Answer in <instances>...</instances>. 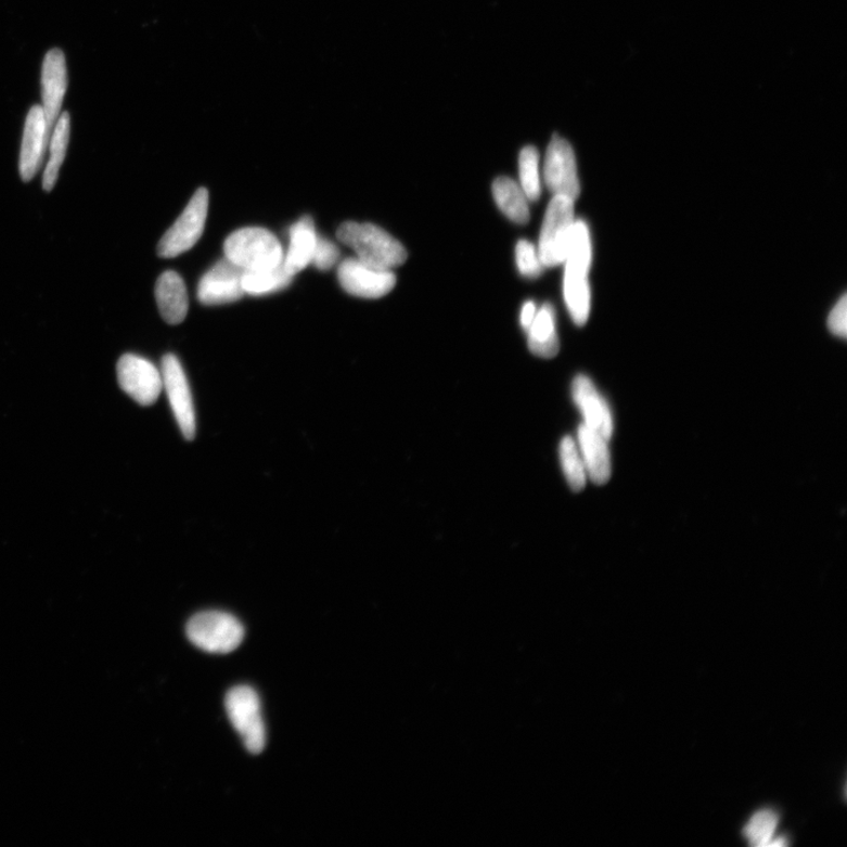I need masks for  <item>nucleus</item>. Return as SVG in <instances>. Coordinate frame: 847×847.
Instances as JSON below:
<instances>
[{
    "mask_svg": "<svg viewBox=\"0 0 847 847\" xmlns=\"http://www.w3.org/2000/svg\"><path fill=\"white\" fill-rule=\"evenodd\" d=\"M592 262L590 230L586 221L576 220L564 259V298L573 321L586 325L591 310L589 272Z\"/></svg>",
    "mask_w": 847,
    "mask_h": 847,
    "instance_id": "obj_1",
    "label": "nucleus"
},
{
    "mask_svg": "<svg viewBox=\"0 0 847 847\" xmlns=\"http://www.w3.org/2000/svg\"><path fill=\"white\" fill-rule=\"evenodd\" d=\"M337 238L354 249L358 259L376 268L393 270L408 258L405 246L373 224L346 221L339 227Z\"/></svg>",
    "mask_w": 847,
    "mask_h": 847,
    "instance_id": "obj_2",
    "label": "nucleus"
},
{
    "mask_svg": "<svg viewBox=\"0 0 847 847\" xmlns=\"http://www.w3.org/2000/svg\"><path fill=\"white\" fill-rule=\"evenodd\" d=\"M226 258L244 271L269 270L284 260L282 244L270 231L245 228L229 235L224 244Z\"/></svg>",
    "mask_w": 847,
    "mask_h": 847,
    "instance_id": "obj_3",
    "label": "nucleus"
},
{
    "mask_svg": "<svg viewBox=\"0 0 847 847\" xmlns=\"http://www.w3.org/2000/svg\"><path fill=\"white\" fill-rule=\"evenodd\" d=\"M190 642L210 654L226 655L243 643L245 630L234 616L220 611H205L188 623Z\"/></svg>",
    "mask_w": 847,
    "mask_h": 847,
    "instance_id": "obj_4",
    "label": "nucleus"
},
{
    "mask_svg": "<svg viewBox=\"0 0 847 847\" xmlns=\"http://www.w3.org/2000/svg\"><path fill=\"white\" fill-rule=\"evenodd\" d=\"M575 201L554 196L541 226L538 254L547 268L564 262L575 227Z\"/></svg>",
    "mask_w": 847,
    "mask_h": 847,
    "instance_id": "obj_5",
    "label": "nucleus"
},
{
    "mask_svg": "<svg viewBox=\"0 0 847 847\" xmlns=\"http://www.w3.org/2000/svg\"><path fill=\"white\" fill-rule=\"evenodd\" d=\"M226 706L231 724L240 733L247 752L261 754L267 745V731L258 693L249 686L233 688L228 693Z\"/></svg>",
    "mask_w": 847,
    "mask_h": 847,
    "instance_id": "obj_6",
    "label": "nucleus"
},
{
    "mask_svg": "<svg viewBox=\"0 0 847 847\" xmlns=\"http://www.w3.org/2000/svg\"><path fill=\"white\" fill-rule=\"evenodd\" d=\"M207 213L208 192L201 188L193 194L184 213L163 235L157 249L159 257L175 258L196 245L204 232Z\"/></svg>",
    "mask_w": 847,
    "mask_h": 847,
    "instance_id": "obj_7",
    "label": "nucleus"
},
{
    "mask_svg": "<svg viewBox=\"0 0 847 847\" xmlns=\"http://www.w3.org/2000/svg\"><path fill=\"white\" fill-rule=\"evenodd\" d=\"M117 377L121 390L144 407L154 405L163 390L161 371L141 356L124 355L117 364Z\"/></svg>",
    "mask_w": 847,
    "mask_h": 847,
    "instance_id": "obj_8",
    "label": "nucleus"
},
{
    "mask_svg": "<svg viewBox=\"0 0 847 847\" xmlns=\"http://www.w3.org/2000/svg\"><path fill=\"white\" fill-rule=\"evenodd\" d=\"M338 281L347 294L359 298L377 299L392 293L396 285L393 270L370 266L358 258L342 261Z\"/></svg>",
    "mask_w": 847,
    "mask_h": 847,
    "instance_id": "obj_9",
    "label": "nucleus"
},
{
    "mask_svg": "<svg viewBox=\"0 0 847 847\" xmlns=\"http://www.w3.org/2000/svg\"><path fill=\"white\" fill-rule=\"evenodd\" d=\"M161 373L176 421L184 437L192 439L196 435V412L184 369L178 358L170 354L163 357Z\"/></svg>",
    "mask_w": 847,
    "mask_h": 847,
    "instance_id": "obj_10",
    "label": "nucleus"
},
{
    "mask_svg": "<svg viewBox=\"0 0 847 847\" xmlns=\"http://www.w3.org/2000/svg\"><path fill=\"white\" fill-rule=\"evenodd\" d=\"M546 183L553 196L576 201L580 194L575 152L565 139L554 134L544 164Z\"/></svg>",
    "mask_w": 847,
    "mask_h": 847,
    "instance_id": "obj_11",
    "label": "nucleus"
},
{
    "mask_svg": "<svg viewBox=\"0 0 847 847\" xmlns=\"http://www.w3.org/2000/svg\"><path fill=\"white\" fill-rule=\"evenodd\" d=\"M244 272L227 258L219 260L202 277L197 291L200 301L207 307H215L240 300L245 295Z\"/></svg>",
    "mask_w": 847,
    "mask_h": 847,
    "instance_id": "obj_12",
    "label": "nucleus"
},
{
    "mask_svg": "<svg viewBox=\"0 0 847 847\" xmlns=\"http://www.w3.org/2000/svg\"><path fill=\"white\" fill-rule=\"evenodd\" d=\"M50 134L43 107L33 106L26 117L21 151L20 170L24 182H31L40 170Z\"/></svg>",
    "mask_w": 847,
    "mask_h": 847,
    "instance_id": "obj_13",
    "label": "nucleus"
},
{
    "mask_svg": "<svg viewBox=\"0 0 847 847\" xmlns=\"http://www.w3.org/2000/svg\"><path fill=\"white\" fill-rule=\"evenodd\" d=\"M573 397L585 425L608 440L614 435V416L605 398L596 390L592 381L580 374L573 384Z\"/></svg>",
    "mask_w": 847,
    "mask_h": 847,
    "instance_id": "obj_14",
    "label": "nucleus"
},
{
    "mask_svg": "<svg viewBox=\"0 0 847 847\" xmlns=\"http://www.w3.org/2000/svg\"><path fill=\"white\" fill-rule=\"evenodd\" d=\"M67 90V69L65 55L60 49L50 50L41 68V99L50 130L61 115V108Z\"/></svg>",
    "mask_w": 847,
    "mask_h": 847,
    "instance_id": "obj_15",
    "label": "nucleus"
},
{
    "mask_svg": "<svg viewBox=\"0 0 847 847\" xmlns=\"http://www.w3.org/2000/svg\"><path fill=\"white\" fill-rule=\"evenodd\" d=\"M578 448L585 461L588 477L596 485H604L611 477L608 439L581 424L577 434Z\"/></svg>",
    "mask_w": 847,
    "mask_h": 847,
    "instance_id": "obj_16",
    "label": "nucleus"
},
{
    "mask_svg": "<svg viewBox=\"0 0 847 847\" xmlns=\"http://www.w3.org/2000/svg\"><path fill=\"white\" fill-rule=\"evenodd\" d=\"M155 295L166 323L177 325L184 321L189 311V297L182 277L175 271L164 272L158 278Z\"/></svg>",
    "mask_w": 847,
    "mask_h": 847,
    "instance_id": "obj_17",
    "label": "nucleus"
},
{
    "mask_svg": "<svg viewBox=\"0 0 847 847\" xmlns=\"http://www.w3.org/2000/svg\"><path fill=\"white\" fill-rule=\"evenodd\" d=\"M316 242L317 233L311 217L305 216L291 227L290 245L283 260L291 274H297L311 264Z\"/></svg>",
    "mask_w": 847,
    "mask_h": 847,
    "instance_id": "obj_18",
    "label": "nucleus"
},
{
    "mask_svg": "<svg viewBox=\"0 0 847 847\" xmlns=\"http://www.w3.org/2000/svg\"><path fill=\"white\" fill-rule=\"evenodd\" d=\"M554 310L550 304L543 305L527 330V342L534 355L553 358L560 352V339L555 330Z\"/></svg>",
    "mask_w": 847,
    "mask_h": 847,
    "instance_id": "obj_19",
    "label": "nucleus"
},
{
    "mask_svg": "<svg viewBox=\"0 0 847 847\" xmlns=\"http://www.w3.org/2000/svg\"><path fill=\"white\" fill-rule=\"evenodd\" d=\"M492 192L497 205L513 223L524 226L530 220L529 200L515 180L497 178Z\"/></svg>",
    "mask_w": 847,
    "mask_h": 847,
    "instance_id": "obj_20",
    "label": "nucleus"
},
{
    "mask_svg": "<svg viewBox=\"0 0 847 847\" xmlns=\"http://www.w3.org/2000/svg\"><path fill=\"white\" fill-rule=\"evenodd\" d=\"M72 132V120L67 113L61 114L53 125L52 134L49 139L50 156L43 175V189L50 192L60 176L61 166L65 159Z\"/></svg>",
    "mask_w": 847,
    "mask_h": 847,
    "instance_id": "obj_21",
    "label": "nucleus"
},
{
    "mask_svg": "<svg viewBox=\"0 0 847 847\" xmlns=\"http://www.w3.org/2000/svg\"><path fill=\"white\" fill-rule=\"evenodd\" d=\"M294 281L282 262L281 266L269 270L245 271L243 275V288L245 294L264 296L284 290Z\"/></svg>",
    "mask_w": 847,
    "mask_h": 847,
    "instance_id": "obj_22",
    "label": "nucleus"
},
{
    "mask_svg": "<svg viewBox=\"0 0 847 847\" xmlns=\"http://www.w3.org/2000/svg\"><path fill=\"white\" fill-rule=\"evenodd\" d=\"M560 458L568 486L575 492L585 489L589 477L577 440L570 436L563 438L560 444Z\"/></svg>",
    "mask_w": 847,
    "mask_h": 847,
    "instance_id": "obj_23",
    "label": "nucleus"
},
{
    "mask_svg": "<svg viewBox=\"0 0 847 847\" xmlns=\"http://www.w3.org/2000/svg\"><path fill=\"white\" fill-rule=\"evenodd\" d=\"M519 176L522 189L527 200L536 202L540 197L539 154L534 146H526L519 156Z\"/></svg>",
    "mask_w": 847,
    "mask_h": 847,
    "instance_id": "obj_24",
    "label": "nucleus"
},
{
    "mask_svg": "<svg viewBox=\"0 0 847 847\" xmlns=\"http://www.w3.org/2000/svg\"><path fill=\"white\" fill-rule=\"evenodd\" d=\"M780 818L772 810L754 814L744 829V836L754 846H771Z\"/></svg>",
    "mask_w": 847,
    "mask_h": 847,
    "instance_id": "obj_25",
    "label": "nucleus"
},
{
    "mask_svg": "<svg viewBox=\"0 0 847 847\" xmlns=\"http://www.w3.org/2000/svg\"><path fill=\"white\" fill-rule=\"evenodd\" d=\"M516 259L519 272L527 278H537L543 271L538 249L527 241H519L516 246Z\"/></svg>",
    "mask_w": 847,
    "mask_h": 847,
    "instance_id": "obj_26",
    "label": "nucleus"
},
{
    "mask_svg": "<svg viewBox=\"0 0 847 847\" xmlns=\"http://www.w3.org/2000/svg\"><path fill=\"white\" fill-rule=\"evenodd\" d=\"M339 249L332 242L317 235L311 264L321 271H328L336 266L339 259Z\"/></svg>",
    "mask_w": 847,
    "mask_h": 847,
    "instance_id": "obj_27",
    "label": "nucleus"
},
{
    "mask_svg": "<svg viewBox=\"0 0 847 847\" xmlns=\"http://www.w3.org/2000/svg\"><path fill=\"white\" fill-rule=\"evenodd\" d=\"M829 328L833 335L845 338L847 333V298L844 295L829 316Z\"/></svg>",
    "mask_w": 847,
    "mask_h": 847,
    "instance_id": "obj_28",
    "label": "nucleus"
},
{
    "mask_svg": "<svg viewBox=\"0 0 847 847\" xmlns=\"http://www.w3.org/2000/svg\"><path fill=\"white\" fill-rule=\"evenodd\" d=\"M536 313V305L532 301H526L521 316V323L525 331L531 326Z\"/></svg>",
    "mask_w": 847,
    "mask_h": 847,
    "instance_id": "obj_29",
    "label": "nucleus"
}]
</instances>
